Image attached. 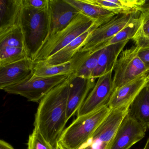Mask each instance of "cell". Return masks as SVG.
Returning <instances> with one entry per match:
<instances>
[{"label": "cell", "instance_id": "obj_1", "mask_svg": "<svg viewBox=\"0 0 149 149\" xmlns=\"http://www.w3.org/2000/svg\"><path fill=\"white\" fill-rule=\"evenodd\" d=\"M70 76L41 99L36 114L34 128L54 147L68 121L67 105Z\"/></svg>", "mask_w": 149, "mask_h": 149}, {"label": "cell", "instance_id": "obj_2", "mask_svg": "<svg viewBox=\"0 0 149 149\" xmlns=\"http://www.w3.org/2000/svg\"><path fill=\"white\" fill-rule=\"evenodd\" d=\"M49 23L48 8L40 10L23 6L21 26L29 57L33 61L47 38Z\"/></svg>", "mask_w": 149, "mask_h": 149}, {"label": "cell", "instance_id": "obj_3", "mask_svg": "<svg viewBox=\"0 0 149 149\" xmlns=\"http://www.w3.org/2000/svg\"><path fill=\"white\" fill-rule=\"evenodd\" d=\"M111 110L106 106L89 114L77 117L64 129L59 141L67 149H78L93 135Z\"/></svg>", "mask_w": 149, "mask_h": 149}, {"label": "cell", "instance_id": "obj_4", "mask_svg": "<svg viewBox=\"0 0 149 149\" xmlns=\"http://www.w3.org/2000/svg\"><path fill=\"white\" fill-rule=\"evenodd\" d=\"M96 22L80 13L66 28L43 44L36 55L33 61L36 63L47 60L88 30Z\"/></svg>", "mask_w": 149, "mask_h": 149}, {"label": "cell", "instance_id": "obj_5", "mask_svg": "<svg viewBox=\"0 0 149 149\" xmlns=\"http://www.w3.org/2000/svg\"><path fill=\"white\" fill-rule=\"evenodd\" d=\"M139 49L135 45L122 51L113 70V90L149 73V68L139 56Z\"/></svg>", "mask_w": 149, "mask_h": 149}, {"label": "cell", "instance_id": "obj_6", "mask_svg": "<svg viewBox=\"0 0 149 149\" xmlns=\"http://www.w3.org/2000/svg\"><path fill=\"white\" fill-rule=\"evenodd\" d=\"M70 75L41 77L33 73L22 81L3 91L8 94L19 95L29 102L39 103L52 89L64 81Z\"/></svg>", "mask_w": 149, "mask_h": 149}, {"label": "cell", "instance_id": "obj_7", "mask_svg": "<svg viewBox=\"0 0 149 149\" xmlns=\"http://www.w3.org/2000/svg\"><path fill=\"white\" fill-rule=\"evenodd\" d=\"M129 109L111 110L104 120L88 140L78 149H110L116 132Z\"/></svg>", "mask_w": 149, "mask_h": 149}, {"label": "cell", "instance_id": "obj_8", "mask_svg": "<svg viewBox=\"0 0 149 149\" xmlns=\"http://www.w3.org/2000/svg\"><path fill=\"white\" fill-rule=\"evenodd\" d=\"M136 15V14L116 15L109 21L95 29L85 40L79 51H89L90 53L97 47L115 36Z\"/></svg>", "mask_w": 149, "mask_h": 149}, {"label": "cell", "instance_id": "obj_9", "mask_svg": "<svg viewBox=\"0 0 149 149\" xmlns=\"http://www.w3.org/2000/svg\"><path fill=\"white\" fill-rule=\"evenodd\" d=\"M112 71L100 77L77 112V117L84 116L107 105L113 93Z\"/></svg>", "mask_w": 149, "mask_h": 149}, {"label": "cell", "instance_id": "obj_10", "mask_svg": "<svg viewBox=\"0 0 149 149\" xmlns=\"http://www.w3.org/2000/svg\"><path fill=\"white\" fill-rule=\"evenodd\" d=\"M48 11L50 19L49 29L45 43L66 28L81 13L66 0H49Z\"/></svg>", "mask_w": 149, "mask_h": 149}, {"label": "cell", "instance_id": "obj_11", "mask_svg": "<svg viewBox=\"0 0 149 149\" xmlns=\"http://www.w3.org/2000/svg\"><path fill=\"white\" fill-rule=\"evenodd\" d=\"M146 130L127 114L116 132L110 149H130L144 137Z\"/></svg>", "mask_w": 149, "mask_h": 149}, {"label": "cell", "instance_id": "obj_12", "mask_svg": "<svg viewBox=\"0 0 149 149\" xmlns=\"http://www.w3.org/2000/svg\"><path fill=\"white\" fill-rule=\"evenodd\" d=\"M96 79L84 78L71 74L67 105L68 120L81 107L95 84Z\"/></svg>", "mask_w": 149, "mask_h": 149}, {"label": "cell", "instance_id": "obj_13", "mask_svg": "<svg viewBox=\"0 0 149 149\" xmlns=\"http://www.w3.org/2000/svg\"><path fill=\"white\" fill-rule=\"evenodd\" d=\"M147 74L142 76L115 89L107 104V106L110 110L129 109L136 97L149 82Z\"/></svg>", "mask_w": 149, "mask_h": 149}, {"label": "cell", "instance_id": "obj_14", "mask_svg": "<svg viewBox=\"0 0 149 149\" xmlns=\"http://www.w3.org/2000/svg\"><path fill=\"white\" fill-rule=\"evenodd\" d=\"M90 54L89 51H79L70 61L57 65H50L45 61L34 62L33 73L35 75L41 77L72 74L81 65Z\"/></svg>", "mask_w": 149, "mask_h": 149}, {"label": "cell", "instance_id": "obj_15", "mask_svg": "<svg viewBox=\"0 0 149 149\" xmlns=\"http://www.w3.org/2000/svg\"><path fill=\"white\" fill-rule=\"evenodd\" d=\"M35 63L29 58L0 67V89H5L24 81L33 73Z\"/></svg>", "mask_w": 149, "mask_h": 149}, {"label": "cell", "instance_id": "obj_16", "mask_svg": "<svg viewBox=\"0 0 149 149\" xmlns=\"http://www.w3.org/2000/svg\"><path fill=\"white\" fill-rule=\"evenodd\" d=\"M22 0H0V35L21 26Z\"/></svg>", "mask_w": 149, "mask_h": 149}, {"label": "cell", "instance_id": "obj_17", "mask_svg": "<svg viewBox=\"0 0 149 149\" xmlns=\"http://www.w3.org/2000/svg\"><path fill=\"white\" fill-rule=\"evenodd\" d=\"M129 41L126 40L111 44L103 48L98 57L96 68L92 74V78L97 79L110 71H113L118 56Z\"/></svg>", "mask_w": 149, "mask_h": 149}, {"label": "cell", "instance_id": "obj_18", "mask_svg": "<svg viewBox=\"0 0 149 149\" xmlns=\"http://www.w3.org/2000/svg\"><path fill=\"white\" fill-rule=\"evenodd\" d=\"M87 1L116 15L139 13L145 2V0H87Z\"/></svg>", "mask_w": 149, "mask_h": 149}, {"label": "cell", "instance_id": "obj_19", "mask_svg": "<svg viewBox=\"0 0 149 149\" xmlns=\"http://www.w3.org/2000/svg\"><path fill=\"white\" fill-rule=\"evenodd\" d=\"M101 22L95 24L88 30L70 42L68 45L62 49L58 52L45 60V62L50 65H57L66 63L71 61L73 56L81 48L85 40L91 33L96 28L103 25Z\"/></svg>", "mask_w": 149, "mask_h": 149}, {"label": "cell", "instance_id": "obj_20", "mask_svg": "<svg viewBox=\"0 0 149 149\" xmlns=\"http://www.w3.org/2000/svg\"><path fill=\"white\" fill-rule=\"evenodd\" d=\"M128 115L146 128L149 129V92L146 86L130 105Z\"/></svg>", "mask_w": 149, "mask_h": 149}, {"label": "cell", "instance_id": "obj_21", "mask_svg": "<svg viewBox=\"0 0 149 149\" xmlns=\"http://www.w3.org/2000/svg\"><path fill=\"white\" fill-rule=\"evenodd\" d=\"M80 13L96 21L104 24L116 15L108 10L88 2L87 0H66Z\"/></svg>", "mask_w": 149, "mask_h": 149}, {"label": "cell", "instance_id": "obj_22", "mask_svg": "<svg viewBox=\"0 0 149 149\" xmlns=\"http://www.w3.org/2000/svg\"><path fill=\"white\" fill-rule=\"evenodd\" d=\"M141 20L140 14L138 16L135 15L131 19L127 25L115 36L97 47L91 52L90 54L101 50L105 47L111 44L132 40L140 29Z\"/></svg>", "mask_w": 149, "mask_h": 149}, {"label": "cell", "instance_id": "obj_23", "mask_svg": "<svg viewBox=\"0 0 149 149\" xmlns=\"http://www.w3.org/2000/svg\"><path fill=\"white\" fill-rule=\"evenodd\" d=\"M7 47L22 48L26 50L21 26L13 29L0 35V48Z\"/></svg>", "mask_w": 149, "mask_h": 149}, {"label": "cell", "instance_id": "obj_24", "mask_svg": "<svg viewBox=\"0 0 149 149\" xmlns=\"http://www.w3.org/2000/svg\"><path fill=\"white\" fill-rule=\"evenodd\" d=\"M29 58L26 49L15 47L0 48V67Z\"/></svg>", "mask_w": 149, "mask_h": 149}, {"label": "cell", "instance_id": "obj_25", "mask_svg": "<svg viewBox=\"0 0 149 149\" xmlns=\"http://www.w3.org/2000/svg\"><path fill=\"white\" fill-rule=\"evenodd\" d=\"M102 50L90 54L73 74L82 78H92V74L96 68L98 57Z\"/></svg>", "mask_w": 149, "mask_h": 149}, {"label": "cell", "instance_id": "obj_26", "mask_svg": "<svg viewBox=\"0 0 149 149\" xmlns=\"http://www.w3.org/2000/svg\"><path fill=\"white\" fill-rule=\"evenodd\" d=\"M27 146V149H55L35 128L32 134L29 135Z\"/></svg>", "mask_w": 149, "mask_h": 149}, {"label": "cell", "instance_id": "obj_27", "mask_svg": "<svg viewBox=\"0 0 149 149\" xmlns=\"http://www.w3.org/2000/svg\"><path fill=\"white\" fill-rule=\"evenodd\" d=\"M135 45L139 47L138 55L145 65L149 68V39L138 34L132 39Z\"/></svg>", "mask_w": 149, "mask_h": 149}, {"label": "cell", "instance_id": "obj_28", "mask_svg": "<svg viewBox=\"0 0 149 149\" xmlns=\"http://www.w3.org/2000/svg\"><path fill=\"white\" fill-rule=\"evenodd\" d=\"M141 25L137 34L149 39V11L140 13Z\"/></svg>", "mask_w": 149, "mask_h": 149}, {"label": "cell", "instance_id": "obj_29", "mask_svg": "<svg viewBox=\"0 0 149 149\" xmlns=\"http://www.w3.org/2000/svg\"><path fill=\"white\" fill-rule=\"evenodd\" d=\"M49 3V0H22L23 6L40 10L47 9Z\"/></svg>", "mask_w": 149, "mask_h": 149}, {"label": "cell", "instance_id": "obj_30", "mask_svg": "<svg viewBox=\"0 0 149 149\" xmlns=\"http://www.w3.org/2000/svg\"><path fill=\"white\" fill-rule=\"evenodd\" d=\"M0 149H15L11 145L3 139L0 140Z\"/></svg>", "mask_w": 149, "mask_h": 149}, {"label": "cell", "instance_id": "obj_31", "mask_svg": "<svg viewBox=\"0 0 149 149\" xmlns=\"http://www.w3.org/2000/svg\"><path fill=\"white\" fill-rule=\"evenodd\" d=\"M149 11V0H145V2L141 8L140 13Z\"/></svg>", "mask_w": 149, "mask_h": 149}, {"label": "cell", "instance_id": "obj_32", "mask_svg": "<svg viewBox=\"0 0 149 149\" xmlns=\"http://www.w3.org/2000/svg\"><path fill=\"white\" fill-rule=\"evenodd\" d=\"M55 148V149H67L59 141H58L56 143Z\"/></svg>", "mask_w": 149, "mask_h": 149}, {"label": "cell", "instance_id": "obj_33", "mask_svg": "<svg viewBox=\"0 0 149 149\" xmlns=\"http://www.w3.org/2000/svg\"><path fill=\"white\" fill-rule=\"evenodd\" d=\"M143 149H149V138L147 139L145 146Z\"/></svg>", "mask_w": 149, "mask_h": 149}, {"label": "cell", "instance_id": "obj_34", "mask_svg": "<svg viewBox=\"0 0 149 149\" xmlns=\"http://www.w3.org/2000/svg\"><path fill=\"white\" fill-rule=\"evenodd\" d=\"M146 87H147V89H148V91L149 92V82L147 84V85H146Z\"/></svg>", "mask_w": 149, "mask_h": 149}, {"label": "cell", "instance_id": "obj_35", "mask_svg": "<svg viewBox=\"0 0 149 149\" xmlns=\"http://www.w3.org/2000/svg\"><path fill=\"white\" fill-rule=\"evenodd\" d=\"M147 79H148V81L149 82V73L147 74Z\"/></svg>", "mask_w": 149, "mask_h": 149}]
</instances>
